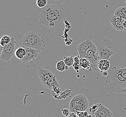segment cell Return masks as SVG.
Instances as JSON below:
<instances>
[{
    "label": "cell",
    "mask_w": 126,
    "mask_h": 117,
    "mask_svg": "<svg viewBox=\"0 0 126 117\" xmlns=\"http://www.w3.org/2000/svg\"><path fill=\"white\" fill-rule=\"evenodd\" d=\"M109 60L108 75L103 77L101 86L109 94L121 93L126 87V59L119 56Z\"/></svg>",
    "instance_id": "cell-1"
},
{
    "label": "cell",
    "mask_w": 126,
    "mask_h": 117,
    "mask_svg": "<svg viewBox=\"0 0 126 117\" xmlns=\"http://www.w3.org/2000/svg\"><path fill=\"white\" fill-rule=\"evenodd\" d=\"M65 9L61 5H48L42 8L39 16L41 24L49 28H56L62 25L66 20Z\"/></svg>",
    "instance_id": "cell-2"
},
{
    "label": "cell",
    "mask_w": 126,
    "mask_h": 117,
    "mask_svg": "<svg viewBox=\"0 0 126 117\" xmlns=\"http://www.w3.org/2000/svg\"><path fill=\"white\" fill-rule=\"evenodd\" d=\"M22 47H27L37 50L40 52L46 47V42L42 35L36 31L28 32L20 42Z\"/></svg>",
    "instance_id": "cell-3"
},
{
    "label": "cell",
    "mask_w": 126,
    "mask_h": 117,
    "mask_svg": "<svg viewBox=\"0 0 126 117\" xmlns=\"http://www.w3.org/2000/svg\"><path fill=\"white\" fill-rule=\"evenodd\" d=\"M100 59H110L112 56L118 52L116 42L114 40L104 39L96 43Z\"/></svg>",
    "instance_id": "cell-4"
},
{
    "label": "cell",
    "mask_w": 126,
    "mask_h": 117,
    "mask_svg": "<svg viewBox=\"0 0 126 117\" xmlns=\"http://www.w3.org/2000/svg\"><path fill=\"white\" fill-rule=\"evenodd\" d=\"M89 105L88 99L85 95L80 94L73 97L69 103L70 112L86 111Z\"/></svg>",
    "instance_id": "cell-5"
},
{
    "label": "cell",
    "mask_w": 126,
    "mask_h": 117,
    "mask_svg": "<svg viewBox=\"0 0 126 117\" xmlns=\"http://www.w3.org/2000/svg\"><path fill=\"white\" fill-rule=\"evenodd\" d=\"M85 58L88 59L91 64V67L95 71H100L98 68L99 61L101 59L99 55L98 50L96 45L88 50L85 55Z\"/></svg>",
    "instance_id": "cell-6"
},
{
    "label": "cell",
    "mask_w": 126,
    "mask_h": 117,
    "mask_svg": "<svg viewBox=\"0 0 126 117\" xmlns=\"http://www.w3.org/2000/svg\"><path fill=\"white\" fill-rule=\"evenodd\" d=\"M56 71L55 69L51 66L39 67L37 69L40 81L43 87H46L48 81L53 76Z\"/></svg>",
    "instance_id": "cell-7"
},
{
    "label": "cell",
    "mask_w": 126,
    "mask_h": 117,
    "mask_svg": "<svg viewBox=\"0 0 126 117\" xmlns=\"http://www.w3.org/2000/svg\"><path fill=\"white\" fill-rule=\"evenodd\" d=\"M16 41L15 38L13 37L11 38L9 43L3 47L2 54L0 59L4 61H8L12 58L15 55V45Z\"/></svg>",
    "instance_id": "cell-8"
},
{
    "label": "cell",
    "mask_w": 126,
    "mask_h": 117,
    "mask_svg": "<svg viewBox=\"0 0 126 117\" xmlns=\"http://www.w3.org/2000/svg\"><path fill=\"white\" fill-rule=\"evenodd\" d=\"M94 46L95 44L90 39L83 41L77 48L79 58H85L87 52L89 49Z\"/></svg>",
    "instance_id": "cell-9"
},
{
    "label": "cell",
    "mask_w": 126,
    "mask_h": 117,
    "mask_svg": "<svg viewBox=\"0 0 126 117\" xmlns=\"http://www.w3.org/2000/svg\"><path fill=\"white\" fill-rule=\"evenodd\" d=\"M24 47L25 49L26 53L24 57L22 60H21V62L23 64H26L33 60L38 56L40 53L39 51L35 49L27 47Z\"/></svg>",
    "instance_id": "cell-10"
},
{
    "label": "cell",
    "mask_w": 126,
    "mask_h": 117,
    "mask_svg": "<svg viewBox=\"0 0 126 117\" xmlns=\"http://www.w3.org/2000/svg\"><path fill=\"white\" fill-rule=\"evenodd\" d=\"M96 117H113V114L111 110L108 108L101 104L98 109L95 113Z\"/></svg>",
    "instance_id": "cell-11"
},
{
    "label": "cell",
    "mask_w": 126,
    "mask_h": 117,
    "mask_svg": "<svg viewBox=\"0 0 126 117\" xmlns=\"http://www.w3.org/2000/svg\"><path fill=\"white\" fill-rule=\"evenodd\" d=\"M110 21L114 28L118 31L126 30L124 28L120 19L116 15H112L110 18Z\"/></svg>",
    "instance_id": "cell-12"
},
{
    "label": "cell",
    "mask_w": 126,
    "mask_h": 117,
    "mask_svg": "<svg viewBox=\"0 0 126 117\" xmlns=\"http://www.w3.org/2000/svg\"><path fill=\"white\" fill-rule=\"evenodd\" d=\"M110 67V63L109 59H101L99 61L98 68L101 73L108 71Z\"/></svg>",
    "instance_id": "cell-13"
},
{
    "label": "cell",
    "mask_w": 126,
    "mask_h": 117,
    "mask_svg": "<svg viewBox=\"0 0 126 117\" xmlns=\"http://www.w3.org/2000/svg\"><path fill=\"white\" fill-rule=\"evenodd\" d=\"M114 15H116L120 19L126 20V7L121 6L118 8L114 12Z\"/></svg>",
    "instance_id": "cell-14"
},
{
    "label": "cell",
    "mask_w": 126,
    "mask_h": 117,
    "mask_svg": "<svg viewBox=\"0 0 126 117\" xmlns=\"http://www.w3.org/2000/svg\"><path fill=\"white\" fill-rule=\"evenodd\" d=\"M26 51L24 47H18L15 50V56L17 58L22 60L24 57L25 55Z\"/></svg>",
    "instance_id": "cell-15"
},
{
    "label": "cell",
    "mask_w": 126,
    "mask_h": 117,
    "mask_svg": "<svg viewBox=\"0 0 126 117\" xmlns=\"http://www.w3.org/2000/svg\"><path fill=\"white\" fill-rule=\"evenodd\" d=\"M79 64L80 66L81 69L83 70H89L91 69L90 62L88 59L85 58H80L79 59Z\"/></svg>",
    "instance_id": "cell-16"
},
{
    "label": "cell",
    "mask_w": 126,
    "mask_h": 117,
    "mask_svg": "<svg viewBox=\"0 0 126 117\" xmlns=\"http://www.w3.org/2000/svg\"><path fill=\"white\" fill-rule=\"evenodd\" d=\"M11 39V38L9 36H3L0 38V45L3 47L7 45L10 42Z\"/></svg>",
    "instance_id": "cell-17"
},
{
    "label": "cell",
    "mask_w": 126,
    "mask_h": 117,
    "mask_svg": "<svg viewBox=\"0 0 126 117\" xmlns=\"http://www.w3.org/2000/svg\"><path fill=\"white\" fill-rule=\"evenodd\" d=\"M66 65L64 61L61 60L57 63L56 69L58 71L63 72L66 70Z\"/></svg>",
    "instance_id": "cell-18"
},
{
    "label": "cell",
    "mask_w": 126,
    "mask_h": 117,
    "mask_svg": "<svg viewBox=\"0 0 126 117\" xmlns=\"http://www.w3.org/2000/svg\"><path fill=\"white\" fill-rule=\"evenodd\" d=\"M63 61L66 66H68L69 67L72 66L74 63V57L72 56L65 57Z\"/></svg>",
    "instance_id": "cell-19"
},
{
    "label": "cell",
    "mask_w": 126,
    "mask_h": 117,
    "mask_svg": "<svg viewBox=\"0 0 126 117\" xmlns=\"http://www.w3.org/2000/svg\"><path fill=\"white\" fill-rule=\"evenodd\" d=\"M79 56H76L74 57V63L73 64V67L74 69L77 71L81 69L80 64H79Z\"/></svg>",
    "instance_id": "cell-20"
},
{
    "label": "cell",
    "mask_w": 126,
    "mask_h": 117,
    "mask_svg": "<svg viewBox=\"0 0 126 117\" xmlns=\"http://www.w3.org/2000/svg\"><path fill=\"white\" fill-rule=\"evenodd\" d=\"M71 90H66L65 91L63 92V93H60L58 96L59 97H58L57 99H66L67 97H69L71 94Z\"/></svg>",
    "instance_id": "cell-21"
},
{
    "label": "cell",
    "mask_w": 126,
    "mask_h": 117,
    "mask_svg": "<svg viewBox=\"0 0 126 117\" xmlns=\"http://www.w3.org/2000/svg\"><path fill=\"white\" fill-rule=\"evenodd\" d=\"M48 5H61L62 3L66 1V0H47Z\"/></svg>",
    "instance_id": "cell-22"
},
{
    "label": "cell",
    "mask_w": 126,
    "mask_h": 117,
    "mask_svg": "<svg viewBox=\"0 0 126 117\" xmlns=\"http://www.w3.org/2000/svg\"><path fill=\"white\" fill-rule=\"evenodd\" d=\"M36 3L38 7L40 8L45 7L48 5V2L47 0H36Z\"/></svg>",
    "instance_id": "cell-23"
},
{
    "label": "cell",
    "mask_w": 126,
    "mask_h": 117,
    "mask_svg": "<svg viewBox=\"0 0 126 117\" xmlns=\"http://www.w3.org/2000/svg\"><path fill=\"white\" fill-rule=\"evenodd\" d=\"M102 104H93L92 107L89 109V112L92 113L93 115H94L96 111L98 109L99 107Z\"/></svg>",
    "instance_id": "cell-24"
},
{
    "label": "cell",
    "mask_w": 126,
    "mask_h": 117,
    "mask_svg": "<svg viewBox=\"0 0 126 117\" xmlns=\"http://www.w3.org/2000/svg\"><path fill=\"white\" fill-rule=\"evenodd\" d=\"M78 117H88V113L86 111H79L76 113Z\"/></svg>",
    "instance_id": "cell-25"
},
{
    "label": "cell",
    "mask_w": 126,
    "mask_h": 117,
    "mask_svg": "<svg viewBox=\"0 0 126 117\" xmlns=\"http://www.w3.org/2000/svg\"><path fill=\"white\" fill-rule=\"evenodd\" d=\"M62 113L63 115H64L66 117L68 116V115L70 114V111L67 109H63L62 110Z\"/></svg>",
    "instance_id": "cell-26"
},
{
    "label": "cell",
    "mask_w": 126,
    "mask_h": 117,
    "mask_svg": "<svg viewBox=\"0 0 126 117\" xmlns=\"http://www.w3.org/2000/svg\"><path fill=\"white\" fill-rule=\"evenodd\" d=\"M64 41H65L66 42V45L67 46H70L71 44L73 42L72 39H71V38H66V39H65Z\"/></svg>",
    "instance_id": "cell-27"
},
{
    "label": "cell",
    "mask_w": 126,
    "mask_h": 117,
    "mask_svg": "<svg viewBox=\"0 0 126 117\" xmlns=\"http://www.w3.org/2000/svg\"><path fill=\"white\" fill-rule=\"evenodd\" d=\"M120 19V18H119ZM120 20L122 23V24L123 25L124 28H125L126 30V20L123 19H120Z\"/></svg>",
    "instance_id": "cell-28"
},
{
    "label": "cell",
    "mask_w": 126,
    "mask_h": 117,
    "mask_svg": "<svg viewBox=\"0 0 126 117\" xmlns=\"http://www.w3.org/2000/svg\"><path fill=\"white\" fill-rule=\"evenodd\" d=\"M78 116L77 115V114L73 112H71L70 115H68V116L67 117H77Z\"/></svg>",
    "instance_id": "cell-29"
},
{
    "label": "cell",
    "mask_w": 126,
    "mask_h": 117,
    "mask_svg": "<svg viewBox=\"0 0 126 117\" xmlns=\"http://www.w3.org/2000/svg\"><path fill=\"white\" fill-rule=\"evenodd\" d=\"M102 73L103 77H106L108 75L109 73L108 71L103 72Z\"/></svg>",
    "instance_id": "cell-30"
},
{
    "label": "cell",
    "mask_w": 126,
    "mask_h": 117,
    "mask_svg": "<svg viewBox=\"0 0 126 117\" xmlns=\"http://www.w3.org/2000/svg\"><path fill=\"white\" fill-rule=\"evenodd\" d=\"M3 50V46H1L0 45V57H1V55L2 54V51Z\"/></svg>",
    "instance_id": "cell-31"
},
{
    "label": "cell",
    "mask_w": 126,
    "mask_h": 117,
    "mask_svg": "<svg viewBox=\"0 0 126 117\" xmlns=\"http://www.w3.org/2000/svg\"><path fill=\"white\" fill-rule=\"evenodd\" d=\"M121 93H124V94H126V87L125 89H124V90L122 91Z\"/></svg>",
    "instance_id": "cell-32"
},
{
    "label": "cell",
    "mask_w": 126,
    "mask_h": 117,
    "mask_svg": "<svg viewBox=\"0 0 126 117\" xmlns=\"http://www.w3.org/2000/svg\"><path fill=\"white\" fill-rule=\"evenodd\" d=\"M88 117H92V115H88Z\"/></svg>",
    "instance_id": "cell-33"
}]
</instances>
